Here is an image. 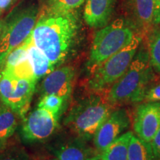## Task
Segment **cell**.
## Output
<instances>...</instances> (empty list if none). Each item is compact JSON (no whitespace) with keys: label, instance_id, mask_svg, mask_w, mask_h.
<instances>
[{"label":"cell","instance_id":"obj_1","mask_svg":"<svg viewBox=\"0 0 160 160\" xmlns=\"http://www.w3.org/2000/svg\"><path fill=\"white\" fill-rule=\"evenodd\" d=\"M80 21L76 11L59 12L47 6L32 31L33 42L56 68L67 60L77 43Z\"/></svg>","mask_w":160,"mask_h":160},{"label":"cell","instance_id":"obj_2","mask_svg":"<svg viewBox=\"0 0 160 160\" xmlns=\"http://www.w3.org/2000/svg\"><path fill=\"white\" fill-rule=\"evenodd\" d=\"M153 78L148 51L141 44L128 68L110 88L106 98L113 106L143 101Z\"/></svg>","mask_w":160,"mask_h":160},{"label":"cell","instance_id":"obj_3","mask_svg":"<svg viewBox=\"0 0 160 160\" xmlns=\"http://www.w3.org/2000/svg\"><path fill=\"white\" fill-rule=\"evenodd\" d=\"M113 105L100 96L85 98L72 108L65 119V125L77 137L88 142L112 111Z\"/></svg>","mask_w":160,"mask_h":160},{"label":"cell","instance_id":"obj_4","mask_svg":"<svg viewBox=\"0 0 160 160\" xmlns=\"http://www.w3.org/2000/svg\"><path fill=\"white\" fill-rule=\"evenodd\" d=\"M136 36L133 29L122 19H115L95 33L88 68L91 71L127 46Z\"/></svg>","mask_w":160,"mask_h":160},{"label":"cell","instance_id":"obj_5","mask_svg":"<svg viewBox=\"0 0 160 160\" xmlns=\"http://www.w3.org/2000/svg\"><path fill=\"white\" fill-rule=\"evenodd\" d=\"M141 42V37L136 34L128 45L93 70L88 82L90 89L94 91H102L110 88L128 68Z\"/></svg>","mask_w":160,"mask_h":160},{"label":"cell","instance_id":"obj_6","mask_svg":"<svg viewBox=\"0 0 160 160\" xmlns=\"http://www.w3.org/2000/svg\"><path fill=\"white\" fill-rule=\"evenodd\" d=\"M39 13L37 6H30L18 11L5 22L0 39V66L13 49L31 35Z\"/></svg>","mask_w":160,"mask_h":160},{"label":"cell","instance_id":"obj_7","mask_svg":"<svg viewBox=\"0 0 160 160\" xmlns=\"http://www.w3.org/2000/svg\"><path fill=\"white\" fill-rule=\"evenodd\" d=\"M37 82L0 71V101L23 119L28 111Z\"/></svg>","mask_w":160,"mask_h":160},{"label":"cell","instance_id":"obj_8","mask_svg":"<svg viewBox=\"0 0 160 160\" xmlns=\"http://www.w3.org/2000/svg\"><path fill=\"white\" fill-rule=\"evenodd\" d=\"M60 118L37 107L23 118L20 134L26 143L42 142L57 131Z\"/></svg>","mask_w":160,"mask_h":160},{"label":"cell","instance_id":"obj_9","mask_svg":"<svg viewBox=\"0 0 160 160\" xmlns=\"http://www.w3.org/2000/svg\"><path fill=\"white\" fill-rule=\"evenodd\" d=\"M130 117L125 109L113 111L97 130L93 138V145L99 153L107 148L129 128Z\"/></svg>","mask_w":160,"mask_h":160},{"label":"cell","instance_id":"obj_10","mask_svg":"<svg viewBox=\"0 0 160 160\" xmlns=\"http://www.w3.org/2000/svg\"><path fill=\"white\" fill-rule=\"evenodd\" d=\"M135 135L151 144L160 128V102H146L137 108L133 119Z\"/></svg>","mask_w":160,"mask_h":160},{"label":"cell","instance_id":"obj_11","mask_svg":"<svg viewBox=\"0 0 160 160\" xmlns=\"http://www.w3.org/2000/svg\"><path fill=\"white\" fill-rule=\"evenodd\" d=\"M75 70L71 66L58 67L43 78L40 86L41 96L53 94L68 103L73 92Z\"/></svg>","mask_w":160,"mask_h":160},{"label":"cell","instance_id":"obj_12","mask_svg":"<svg viewBox=\"0 0 160 160\" xmlns=\"http://www.w3.org/2000/svg\"><path fill=\"white\" fill-rule=\"evenodd\" d=\"M116 0H86L84 20L93 28H101L108 24Z\"/></svg>","mask_w":160,"mask_h":160},{"label":"cell","instance_id":"obj_13","mask_svg":"<svg viewBox=\"0 0 160 160\" xmlns=\"http://www.w3.org/2000/svg\"><path fill=\"white\" fill-rule=\"evenodd\" d=\"M51 151L57 160H89L92 157L86 142L77 137L58 142Z\"/></svg>","mask_w":160,"mask_h":160},{"label":"cell","instance_id":"obj_14","mask_svg":"<svg viewBox=\"0 0 160 160\" xmlns=\"http://www.w3.org/2000/svg\"><path fill=\"white\" fill-rule=\"evenodd\" d=\"M27 51L37 81L57 68L45 53L35 45L33 37L28 46Z\"/></svg>","mask_w":160,"mask_h":160},{"label":"cell","instance_id":"obj_15","mask_svg":"<svg viewBox=\"0 0 160 160\" xmlns=\"http://www.w3.org/2000/svg\"><path fill=\"white\" fill-rule=\"evenodd\" d=\"M133 17L140 25L149 27L154 25L156 0H130Z\"/></svg>","mask_w":160,"mask_h":160},{"label":"cell","instance_id":"obj_16","mask_svg":"<svg viewBox=\"0 0 160 160\" xmlns=\"http://www.w3.org/2000/svg\"><path fill=\"white\" fill-rule=\"evenodd\" d=\"M132 135L131 131L122 133L99 155L105 160H128V147Z\"/></svg>","mask_w":160,"mask_h":160},{"label":"cell","instance_id":"obj_17","mask_svg":"<svg viewBox=\"0 0 160 160\" xmlns=\"http://www.w3.org/2000/svg\"><path fill=\"white\" fill-rule=\"evenodd\" d=\"M19 117L15 111L0 101V142L5 144L14 134Z\"/></svg>","mask_w":160,"mask_h":160},{"label":"cell","instance_id":"obj_18","mask_svg":"<svg viewBox=\"0 0 160 160\" xmlns=\"http://www.w3.org/2000/svg\"><path fill=\"white\" fill-rule=\"evenodd\" d=\"M128 160H156L151 144L133 133L129 142Z\"/></svg>","mask_w":160,"mask_h":160},{"label":"cell","instance_id":"obj_19","mask_svg":"<svg viewBox=\"0 0 160 160\" xmlns=\"http://www.w3.org/2000/svg\"><path fill=\"white\" fill-rule=\"evenodd\" d=\"M68 104V103L62 97L57 95L48 94L41 96L37 107L41 108L60 118L65 111Z\"/></svg>","mask_w":160,"mask_h":160},{"label":"cell","instance_id":"obj_20","mask_svg":"<svg viewBox=\"0 0 160 160\" xmlns=\"http://www.w3.org/2000/svg\"><path fill=\"white\" fill-rule=\"evenodd\" d=\"M148 51L153 71L160 73V31H155L151 35Z\"/></svg>","mask_w":160,"mask_h":160},{"label":"cell","instance_id":"obj_21","mask_svg":"<svg viewBox=\"0 0 160 160\" xmlns=\"http://www.w3.org/2000/svg\"><path fill=\"white\" fill-rule=\"evenodd\" d=\"M85 0H49L48 7L59 12H72L79 8Z\"/></svg>","mask_w":160,"mask_h":160},{"label":"cell","instance_id":"obj_22","mask_svg":"<svg viewBox=\"0 0 160 160\" xmlns=\"http://www.w3.org/2000/svg\"><path fill=\"white\" fill-rule=\"evenodd\" d=\"M0 160H29V156L22 148L13 146L0 152Z\"/></svg>","mask_w":160,"mask_h":160},{"label":"cell","instance_id":"obj_23","mask_svg":"<svg viewBox=\"0 0 160 160\" xmlns=\"http://www.w3.org/2000/svg\"><path fill=\"white\" fill-rule=\"evenodd\" d=\"M143 100L145 102H160V84L149 88Z\"/></svg>","mask_w":160,"mask_h":160},{"label":"cell","instance_id":"obj_24","mask_svg":"<svg viewBox=\"0 0 160 160\" xmlns=\"http://www.w3.org/2000/svg\"><path fill=\"white\" fill-rule=\"evenodd\" d=\"M151 145L156 160H160V128L152 139Z\"/></svg>","mask_w":160,"mask_h":160},{"label":"cell","instance_id":"obj_25","mask_svg":"<svg viewBox=\"0 0 160 160\" xmlns=\"http://www.w3.org/2000/svg\"><path fill=\"white\" fill-rule=\"evenodd\" d=\"M17 0H0V15L10 8Z\"/></svg>","mask_w":160,"mask_h":160},{"label":"cell","instance_id":"obj_26","mask_svg":"<svg viewBox=\"0 0 160 160\" xmlns=\"http://www.w3.org/2000/svg\"><path fill=\"white\" fill-rule=\"evenodd\" d=\"M160 23V0H156L154 25Z\"/></svg>","mask_w":160,"mask_h":160},{"label":"cell","instance_id":"obj_27","mask_svg":"<svg viewBox=\"0 0 160 160\" xmlns=\"http://www.w3.org/2000/svg\"><path fill=\"white\" fill-rule=\"evenodd\" d=\"M4 25H5V22L3 20L0 19V39H1L3 29H4Z\"/></svg>","mask_w":160,"mask_h":160},{"label":"cell","instance_id":"obj_28","mask_svg":"<svg viewBox=\"0 0 160 160\" xmlns=\"http://www.w3.org/2000/svg\"><path fill=\"white\" fill-rule=\"evenodd\" d=\"M89 160H105V159H102V158L98 154L97 156H92V157L89 159Z\"/></svg>","mask_w":160,"mask_h":160},{"label":"cell","instance_id":"obj_29","mask_svg":"<svg viewBox=\"0 0 160 160\" xmlns=\"http://www.w3.org/2000/svg\"><path fill=\"white\" fill-rule=\"evenodd\" d=\"M5 148V144H2L0 142V152H1L2 150Z\"/></svg>","mask_w":160,"mask_h":160},{"label":"cell","instance_id":"obj_30","mask_svg":"<svg viewBox=\"0 0 160 160\" xmlns=\"http://www.w3.org/2000/svg\"><path fill=\"white\" fill-rule=\"evenodd\" d=\"M47 160H57L56 158H53V159H47Z\"/></svg>","mask_w":160,"mask_h":160}]
</instances>
